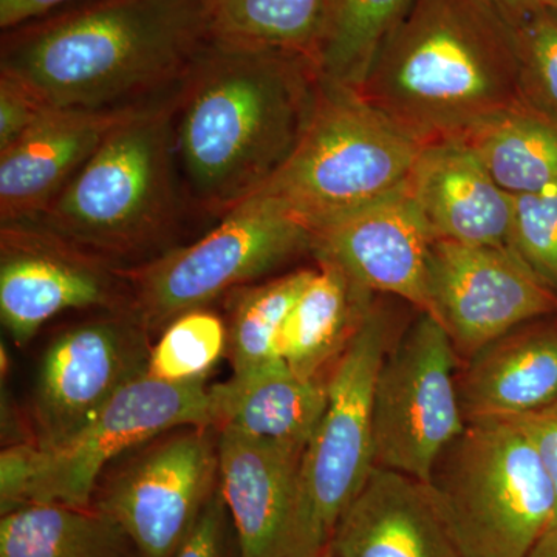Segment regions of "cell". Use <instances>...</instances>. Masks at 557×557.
<instances>
[{"label":"cell","instance_id":"cell-19","mask_svg":"<svg viewBox=\"0 0 557 557\" xmlns=\"http://www.w3.org/2000/svg\"><path fill=\"white\" fill-rule=\"evenodd\" d=\"M335 557H461L420 480L373 467L341 516Z\"/></svg>","mask_w":557,"mask_h":557},{"label":"cell","instance_id":"cell-31","mask_svg":"<svg viewBox=\"0 0 557 557\" xmlns=\"http://www.w3.org/2000/svg\"><path fill=\"white\" fill-rule=\"evenodd\" d=\"M172 557H242L236 530L219 486L205 505L196 527Z\"/></svg>","mask_w":557,"mask_h":557},{"label":"cell","instance_id":"cell-11","mask_svg":"<svg viewBox=\"0 0 557 557\" xmlns=\"http://www.w3.org/2000/svg\"><path fill=\"white\" fill-rule=\"evenodd\" d=\"M218 486L215 428L175 429L150 440L109 480L98 509L120 523L141 557H172Z\"/></svg>","mask_w":557,"mask_h":557},{"label":"cell","instance_id":"cell-37","mask_svg":"<svg viewBox=\"0 0 557 557\" xmlns=\"http://www.w3.org/2000/svg\"><path fill=\"white\" fill-rule=\"evenodd\" d=\"M313 557H335V556H333L332 549H330V547H329V548H325L324 552H321V553H319V555L313 556Z\"/></svg>","mask_w":557,"mask_h":557},{"label":"cell","instance_id":"cell-10","mask_svg":"<svg viewBox=\"0 0 557 557\" xmlns=\"http://www.w3.org/2000/svg\"><path fill=\"white\" fill-rule=\"evenodd\" d=\"M458 358L442 324L424 311L388 348L373 394V461L426 482L435 461L467 428Z\"/></svg>","mask_w":557,"mask_h":557},{"label":"cell","instance_id":"cell-5","mask_svg":"<svg viewBox=\"0 0 557 557\" xmlns=\"http://www.w3.org/2000/svg\"><path fill=\"white\" fill-rule=\"evenodd\" d=\"M423 483L461 557H527L556 519L553 480L515 418L467 421Z\"/></svg>","mask_w":557,"mask_h":557},{"label":"cell","instance_id":"cell-35","mask_svg":"<svg viewBox=\"0 0 557 557\" xmlns=\"http://www.w3.org/2000/svg\"><path fill=\"white\" fill-rule=\"evenodd\" d=\"M512 25L518 27L534 11L544 7V0H487Z\"/></svg>","mask_w":557,"mask_h":557},{"label":"cell","instance_id":"cell-29","mask_svg":"<svg viewBox=\"0 0 557 557\" xmlns=\"http://www.w3.org/2000/svg\"><path fill=\"white\" fill-rule=\"evenodd\" d=\"M523 104L557 124V9L541 7L516 27Z\"/></svg>","mask_w":557,"mask_h":557},{"label":"cell","instance_id":"cell-20","mask_svg":"<svg viewBox=\"0 0 557 557\" xmlns=\"http://www.w3.org/2000/svg\"><path fill=\"white\" fill-rule=\"evenodd\" d=\"M465 420L519 418L557 399V317L525 322L458 370Z\"/></svg>","mask_w":557,"mask_h":557},{"label":"cell","instance_id":"cell-3","mask_svg":"<svg viewBox=\"0 0 557 557\" xmlns=\"http://www.w3.org/2000/svg\"><path fill=\"white\" fill-rule=\"evenodd\" d=\"M359 91L421 145L463 137L522 102L516 28L487 0H416Z\"/></svg>","mask_w":557,"mask_h":557},{"label":"cell","instance_id":"cell-12","mask_svg":"<svg viewBox=\"0 0 557 557\" xmlns=\"http://www.w3.org/2000/svg\"><path fill=\"white\" fill-rule=\"evenodd\" d=\"M426 295L465 361L525 322L557 317L555 289L508 247L432 240Z\"/></svg>","mask_w":557,"mask_h":557},{"label":"cell","instance_id":"cell-2","mask_svg":"<svg viewBox=\"0 0 557 557\" xmlns=\"http://www.w3.org/2000/svg\"><path fill=\"white\" fill-rule=\"evenodd\" d=\"M322 78L292 51L212 39L177 95L175 156L189 207L223 218L287 163Z\"/></svg>","mask_w":557,"mask_h":557},{"label":"cell","instance_id":"cell-13","mask_svg":"<svg viewBox=\"0 0 557 557\" xmlns=\"http://www.w3.org/2000/svg\"><path fill=\"white\" fill-rule=\"evenodd\" d=\"M148 333L129 310H113L51 341L36 383L32 442L57 445L72 437L121 388L146 375Z\"/></svg>","mask_w":557,"mask_h":557},{"label":"cell","instance_id":"cell-30","mask_svg":"<svg viewBox=\"0 0 557 557\" xmlns=\"http://www.w3.org/2000/svg\"><path fill=\"white\" fill-rule=\"evenodd\" d=\"M509 248L557 293V185L512 196Z\"/></svg>","mask_w":557,"mask_h":557},{"label":"cell","instance_id":"cell-22","mask_svg":"<svg viewBox=\"0 0 557 557\" xmlns=\"http://www.w3.org/2000/svg\"><path fill=\"white\" fill-rule=\"evenodd\" d=\"M376 296L332 260L317 259L278 335V357L299 375L327 380Z\"/></svg>","mask_w":557,"mask_h":557},{"label":"cell","instance_id":"cell-27","mask_svg":"<svg viewBox=\"0 0 557 557\" xmlns=\"http://www.w3.org/2000/svg\"><path fill=\"white\" fill-rule=\"evenodd\" d=\"M416 0H338L318 54L321 78L361 89L388 36Z\"/></svg>","mask_w":557,"mask_h":557},{"label":"cell","instance_id":"cell-1","mask_svg":"<svg viewBox=\"0 0 557 557\" xmlns=\"http://www.w3.org/2000/svg\"><path fill=\"white\" fill-rule=\"evenodd\" d=\"M211 40V0H83L3 32L0 75L51 109L146 108L178 94Z\"/></svg>","mask_w":557,"mask_h":557},{"label":"cell","instance_id":"cell-14","mask_svg":"<svg viewBox=\"0 0 557 557\" xmlns=\"http://www.w3.org/2000/svg\"><path fill=\"white\" fill-rule=\"evenodd\" d=\"M0 233V317L14 343L24 346L65 310H127L124 271L27 226L2 225Z\"/></svg>","mask_w":557,"mask_h":557},{"label":"cell","instance_id":"cell-7","mask_svg":"<svg viewBox=\"0 0 557 557\" xmlns=\"http://www.w3.org/2000/svg\"><path fill=\"white\" fill-rule=\"evenodd\" d=\"M214 428L205 380L171 383L146 375L121 388L86 426L57 445L21 443L0 460L3 511L20 505L89 508L108 465L175 429Z\"/></svg>","mask_w":557,"mask_h":557},{"label":"cell","instance_id":"cell-21","mask_svg":"<svg viewBox=\"0 0 557 557\" xmlns=\"http://www.w3.org/2000/svg\"><path fill=\"white\" fill-rule=\"evenodd\" d=\"M211 391L215 429L304 449L327 406V380L299 375L282 358Z\"/></svg>","mask_w":557,"mask_h":557},{"label":"cell","instance_id":"cell-16","mask_svg":"<svg viewBox=\"0 0 557 557\" xmlns=\"http://www.w3.org/2000/svg\"><path fill=\"white\" fill-rule=\"evenodd\" d=\"M218 431L219 487L242 557H293L304 448Z\"/></svg>","mask_w":557,"mask_h":557},{"label":"cell","instance_id":"cell-33","mask_svg":"<svg viewBox=\"0 0 557 557\" xmlns=\"http://www.w3.org/2000/svg\"><path fill=\"white\" fill-rule=\"evenodd\" d=\"M525 429L528 437L536 446L539 456L547 468L557 496V399L545 408L528 416L515 418ZM557 520V511L556 519Z\"/></svg>","mask_w":557,"mask_h":557},{"label":"cell","instance_id":"cell-6","mask_svg":"<svg viewBox=\"0 0 557 557\" xmlns=\"http://www.w3.org/2000/svg\"><path fill=\"white\" fill-rule=\"evenodd\" d=\"M423 146L358 89L322 79L302 138L258 194L284 201L314 231L408 183Z\"/></svg>","mask_w":557,"mask_h":557},{"label":"cell","instance_id":"cell-4","mask_svg":"<svg viewBox=\"0 0 557 557\" xmlns=\"http://www.w3.org/2000/svg\"><path fill=\"white\" fill-rule=\"evenodd\" d=\"M177 95L131 113L49 207L9 225L39 231L120 271L170 251L189 207L175 156Z\"/></svg>","mask_w":557,"mask_h":557},{"label":"cell","instance_id":"cell-34","mask_svg":"<svg viewBox=\"0 0 557 557\" xmlns=\"http://www.w3.org/2000/svg\"><path fill=\"white\" fill-rule=\"evenodd\" d=\"M76 2L81 0H0V27L11 30Z\"/></svg>","mask_w":557,"mask_h":557},{"label":"cell","instance_id":"cell-17","mask_svg":"<svg viewBox=\"0 0 557 557\" xmlns=\"http://www.w3.org/2000/svg\"><path fill=\"white\" fill-rule=\"evenodd\" d=\"M138 109L47 110L0 152V225L25 222L49 207L110 131Z\"/></svg>","mask_w":557,"mask_h":557},{"label":"cell","instance_id":"cell-38","mask_svg":"<svg viewBox=\"0 0 557 557\" xmlns=\"http://www.w3.org/2000/svg\"><path fill=\"white\" fill-rule=\"evenodd\" d=\"M545 5L556 7L557 9V0H544Z\"/></svg>","mask_w":557,"mask_h":557},{"label":"cell","instance_id":"cell-36","mask_svg":"<svg viewBox=\"0 0 557 557\" xmlns=\"http://www.w3.org/2000/svg\"><path fill=\"white\" fill-rule=\"evenodd\" d=\"M527 557H557V520L545 531L544 536L539 539Z\"/></svg>","mask_w":557,"mask_h":557},{"label":"cell","instance_id":"cell-8","mask_svg":"<svg viewBox=\"0 0 557 557\" xmlns=\"http://www.w3.org/2000/svg\"><path fill=\"white\" fill-rule=\"evenodd\" d=\"M398 300L376 296L330 370L327 406L300 461L293 557H313L329 548L341 516L375 467L373 394L381 364L399 335Z\"/></svg>","mask_w":557,"mask_h":557},{"label":"cell","instance_id":"cell-24","mask_svg":"<svg viewBox=\"0 0 557 557\" xmlns=\"http://www.w3.org/2000/svg\"><path fill=\"white\" fill-rule=\"evenodd\" d=\"M509 196L557 185V124L520 102L460 137Z\"/></svg>","mask_w":557,"mask_h":557},{"label":"cell","instance_id":"cell-18","mask_svg":"<svg viewBox=\"0 0 557 557\" xmlns=\"http://www.w3.org/2000/svg\"><path fill=\"white\" fill-rule=\"evenodd\" d=\"M434 240L508 247L512 196L461 138L429 143L409 178Z\"/></svg>","mask_w":557,"mask_h":557},{"label":"cell","instance_id":"cell-26","mask_svg":"<svg viewBox=\"0 0 557 557\" xmlns=\"http://www.w3.org/2000/svg\"><path fill=\"white\" fill-rule=\"evenodd\" d=\"M313 270H295L230 293L226 327L233 375H244L281 358L278 335Z\"/></svg>","mask_w":557,"mask_h":557},{"label":"cell","instance_id":"cell-25","mask_svg":"<svg viewBox=\"0 0 557 557\" xmlns=\"http://www.w3.org/2000/svg\"><path fill=\"white\" fill-rule=\"evenodd\" d=\"M333 13L335 0H211L212 39L317 62Z\"/></svg>","mask_w":557,"mask_h":557},{"label":"cell","instance_id":"cell-32","mask_svg":"<svg viewBox=\"0 0 557 557\" xmlns=\"http://www.w3.org/2000/svg\"><path fill=\"white\" fill-rule=\"evenodd\" d=\"M49 109L20 81L0 75V152L16 143Z\"/></svg>","mask_w":557,"mask_h":557},{"label":"cell","instance_id":"cell-23","mask_svg":"<svg viewBox=\"0 0 557 557\" xmlns=\"http://www.w3.org/2000/svg\"><path fill=\"white\" fill-rule=\"evenodd\" d=\"M0 557H141L115 519L100 509L20 505L0 520Z\"/></svg>","mask_w":557,"mask_h":557},{"label":"cell","instance_id":"cell-39","mask_svg":"<svg viewBox=\"0 0 557 557\" xmlns=\"http://www.w3.org/2000/svg\"><path fill=\"white\" fill-rule=\"evenodd\" d=\"M336 5H338V0H335V10H336ZM335 14V13H333Z\"/></svg>","mask_w":557,"mask_h":557},{"label":"cell","instance_id":"cell-9","mask_svg":"<svg viewBox=\"0 0 557 557\" xmlns=\"http://www.w3.org/2000/svg\"><path fill=\"white\" fill-rule=\"evenodd\" d=\"M311 251L309 223L284 201L256 194L200 239L124 271L127 310L148 332L163 330L180 314L205 309Z\"/></svg>","mask_w":557,"mask_h":557},{"label":"cell","instance_id":"cell-15","mask_svg":"<svg viewBox=\"0 0 557 557\" xmlns=\"http://www.w3.org/2000/svg\"><path fill=\"white\" fill-rule=\"evenodd\" d=\"M432 237L409 182L313 231L314 259L332 260L375 295L428 313Z\"/></svg>","mask_w":557,"mask_h":557},{"label":"cell","instance_id":"cell-28","mask_svg":"<svg viewBox=\"0 0 557 557\" xmlns=\"http://www.w3.org/2000/svg\"><path fill=\"white\" fill-rule=\"evenodd\" d=\"M226 350L223 319L205 309L188 311L171 321L150 348L148 375L171 383L207 380Z\"/></svg>","mask_w":557,"mask_h":557}]
</instances>
